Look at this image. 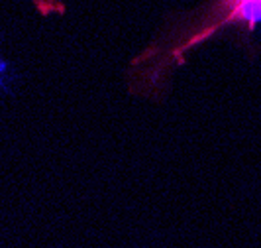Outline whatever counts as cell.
<instances>
[{
	"instance_id": "1",
	"label": "cell",
	"mask_w": 261,
	"mask_h": 248,
	"mask_svg": "<svg viewBox=\"0 0 261 248\" xmlns=\"http://www.w3.org/2000/svg\"><path fill=\"white\" fill-rule=\"evenodd\" d=\"M261 24V0H204L196 8L167 20L161 34L134 57L128 71L134 95L159 97L173 69L198 46L228 30L251 38Z\"/></svg>"
}]
</instances>
